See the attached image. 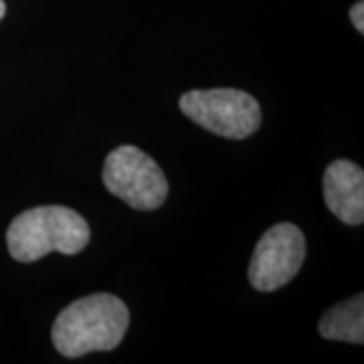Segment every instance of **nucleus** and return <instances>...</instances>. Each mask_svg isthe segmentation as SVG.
Here are the masks:
<instances>
[{"label": "nucleus", "instance_id": "20e7f679", "mask_svg": "<svg viewBox=\"0 0 364 364\" xmlns=\"http://www.w3.org/2000/svg\"><path fill=\"white\" fill-rule=\"evenodd\" d=\"M105 188L136 210H156L168 196V181L152 156L136 146L112 150L104 164Z\"/></svg>", "mask_w": 364, "mask_h": 364}, {"label": "nucleus", "instance_id": "f03ea898", "mask_svg": "<svg viewBox=\"0 0 364 364\" xmlns=\"http://www.w3.org/2000/svg\"><path fill=\"white\" fill-rule=\"evenodd\" d=\"M91 231L77 210L61 205L28 208L21 213L6 231V245L13 259L33 263L53 251L77 255L87 247Z\"/></svg>", "mask_w": 364, "mask_h": 364}, {"label": "nucleus", "instance_id": "f257e3e1", "mask_svg": "<svg viewBox=\"0 0 364 364\" xmlns=\"http://www.w3.org/2000/svg\"><path fill=\"white\" fill-rule=\"evenodd\" d=\"M130 326L128 306L112 294H91L75 299L57 316L53 344L65 358L90 352H109L122 344Z\"/></svg>", "mask_w": 364, "mask_h": 364}, {"label": "nucleus", "instance_id": "0eeeda50", "mask_svg": "<svg viewBox=\"0 0 364 364\" xmlns=\"http://www.w3.org/2000/svg\"><path fill=\"white\" fill-rule=\"evenodd\" d=\"M318 332L326 340H340L350 344L364 342V296L356 294L330 308L322 316Z\"/></svg>", "mask_w": 364, "mask_h": 364}, {"label": "nucleus", "instance_id": "423d86ee", "mask_svg": "<svg viewBox=\"0 0 364 364\" xmlns=\"http://www.w3.org/2000/svg\"><path fill=\"white\" fill-rule=\"evenodd\" d=\"M324 200L334 217L356 227L364 221V172L350 160H334L324 172Z\"/></svg>", "mask_w": 364, "mask_h": 364}, {"label": "nucleus", "instance_id": "39448f33", "mask_svg": "<svg viewBox=\"0 0 364 364\" xmlns=\"http://www.w3.org/2000/svg\"><path fill=\"white\" fill-rule=\"evenodd\" d=\"M306 259V237L294 223H279L257 241L249 263V284L257 291H275L289 284Z\"/></svg>", "mask_w": 364, "mask_h": 364}, {"label": "nucleus", "instance_id": "1a4fd4ad", "mask_svg": "<svg viewBox=\"0 0 364 364\" xmlns=\"http://www.w3.org/2000/svg\"><path fill=\"white\" fill-rule=\"evenodd\" d=\"M4 13H6V4H4V0H0V21H2Z\"/></svg>", "mask_w": 364, "mask_h": 364}, {"label": "nucleus", "instance_id": "7ed1b4c3", "mask_svg": "<svg viewBox=\"0 0 364 364\" xmlns=\"http://www.w3.org/2000/svg\"><path fill=\"white\" fill-rule=\"evenodd\" d=\"M182 114L200 128L229 140H245L259 130V102L241 90H193L181 95Z\"/></svg>", "mask_w": 364, "mask_h": 364}, {"label": "nucleus", "instance_id": "6e6552de", "mask_svg": "<svg viewBox=\"0 0 364 364\" xmlns=\"http://www.w3.org/2000/svg\"><path fill=\"white\" fill-rule=\"evenodd\" d=\"M350 21H352V25H354V28H356L358 33H364V2L363 0H358L356 4H352Z\"/></svg>", "mask_w": 364, "mask_h": 364}]
</instances>
